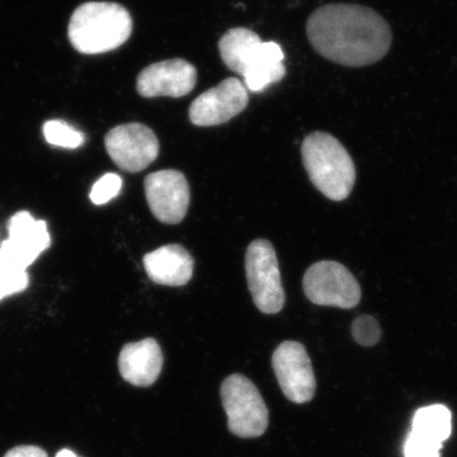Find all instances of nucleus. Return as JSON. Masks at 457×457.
<instances>
[{
	"instance_id": "nucleus-5",
	"label": "nucleus",
	"mask_w": 457,
	"mask_h": 457,
	"mask_svg": "<svg viewBox=\"0 0 457 457\" xmlns=\"http://www.w3.org/2000/svg\"><path fill=\"white\" fill-rule=\"evenodd\" d=\"M246 281L254 305L264 314H278L285 305L278 255L270 242L257 239L245 254Z\"/></svg>"
},
{
	"instance_id": "nucleus-4",
	"label": "nucleus",
	"mask_w": 457,
	"mask_h": 457,
	"mask_svg": "<svg viewBox=\"0 0 457 457\" xmlns=\"http://www.w3.org/2000/svg\"><path fill=\"white\" fill-rule=\"evenodd\" d=\"M221 400L233 435L254 438L267 431L269 411L257 386L245 376H228L222 383Z\"/></svg>"
},
{
	"instance_id": "nucleus-13",
	"label": "nucleus",
	"mask_w": 457,
	"mask_h": 457,
	"mask_svg": "<svg viewBox=\"0 0 457 457\" xmlns=\"http://www.w3.org/2000/svg\"><path fill=\"white\" fill-rule=\"evenodd\" d=\"M279 49L281 46L276 42H263L248 29H230L219 42L224 64L243 78Z\"/></svg>"
},
{
	"instance_id": "nucleus-17",
	"label": "nucleus",
	"mask_w": 457,
	"mask_h": 457,
	"mask_svg": "<svg viewBox=\"0 0 457 457\" xmlns=\"http://www.w3.org/2000/svg\"><path fill=\"white\" fill-rule=\"evenodd\" d=\"M44 137L50 145L64 147V149H78L86 140L83 132L62 120H51L45 123Z\"/></svg>"
},
{
	"instance_id": "nucleus-8",
	"label": "nucleus",
	"mask_w": 457,
	"mask_h": 457,
	"mask_svg": "<svg viewBox=\"0 0 457 457\" xmlns=\"http://www.w3.org/2000/svg\"><path fill=\"white\" fill-rule=\"evenodd\" d=\"M272 366L286 398L297 404L311 402L317 390V380L302 343H281L273 353Z\"/></svg>"
},
{
	"instance_id": "nucleus-21",
	"label": "nucleus",
	"mask_w": 457,
	"mask_h": 457,
	"mask_svg": "<svg viewBox=\"0 0 457 457\" xmlns=\"http://www.w3.org/2000/svg\"><path fill=\"white\" fill-rule=\"evenodd\" d=\"M442 445L409 433L404 444V457H440Z\"/></svg>"
},
{
	"instance_id": "nucleus-14",
	"label": "nucleus",
	"mask_w": 457,
	"mask_h": 457,
	"mask_svg": "<svg viewBox=\"0 0 457 457\" xmlns=\"http://www.w3.org/2000/svg\"><path fill=\"white\" fill-rule=\"evenodd\" d=\"M119 369L123 380L128 383L135 386H150L163 369L161 345L153 338L129 343L120 353Z\"/></svg>"
},
{
	"instance_id": "nucleus-7",
	"label": "nucleus",
	"mask_w": 457,
	"mask_h": 457,
	"mask_svg": "<svg viewBox=\"0 0 457 457\" xmlns=\"http://www.w3.org/2000/svg\"><path fill=\"white\" fill-rule=\"evenodd\" d=\"M104 146L117 167L129 173L146 170L158 158L159 140L143 123H126L107 132Z\"/></svg>"
},
{
	"instance_id": "nucleus-23",
	"label": "nucleus",
	"mask_w": 457,
	"mask_h": 457,
	"mask_svg": "<svg viewBox=\"0 0 457 457\" xmlns=\"http://www.w3.org/2000/svg\"><path fill=\"white\" fill-rule=\"evenodd\" d=\"M56 457H78L75 455L73 451L71 450H62L59 453H57Z\"/></svg>"
},
{
	"instance_id": "nucleus-18",
	"label": "nucleus",
	"mask_w": 457,
	"mask_h": 457,
	"mask_svg": "<svg viewBox=\"0 0 457 457\" xmlns=\"http://www.w3.org/2000/svg\"><path fill=\"white\" fill-rule=\"evenodd\" d=\"M29 284L27 270L14 266L0 253V302L12 295L23 293L29 287Z\"/></svg>"
},
{
	"instance_id": "nucleus-1",
	"label": "nucleus",
	"mask_w": 457,
	"mask_h": 457,
	"mask_svg": "<svg viewBox=\"0 0 457 457\" xmlns=\"http://www.w3.org/2000/svg\"><path fill=\"white\" fill-rule=\"evenodd\" d=\"M318 54L336 64L361 68L383 59L392 46V29L372 9L329 4L317 9L306 25Z\"/></svg>"
},
{
	"instance_id": "nucleus-16",
	"label": "nucleus",
	"mask_w": 457,
	"mask_h": 457,
	"mask_svg": "<svg viewBox=\"0 0 457 457\" xmlns=\"http://www.w3.org/2000/svg\"><path fill=\"white\" fill-rule=\"evenodd\" d=\"M453 417L450 409L442 404L418 409L411 422V433L426 440L442 445L449 440L453 431Z\"/></svg>"
},
{
	"instance_id": "nucleus-20",
	"label": "nucleus",
	"mask_w": 457,
	"mask_h": 457,
	"mask_svg": "<svg viewBox=\"0 0 457 457\" xmlns=\"http://www.w3.org/2000/svg\"><path fill=\"white\" fill-rule=\"evenodd\" d=\"M352 336L361 345L371 347L380 341L381 329L378 320L371 315H362L352 324Z\"/></svg>"
},
{
	"instance_id": "nucleus-11",
	"label": "nucleus",
	"mask_w": 457,
	"mask_h": 457,
	"mask_svg": "<svg viewBox=\"0 0 457 457\" xmlns=\"http://www.w3.org/2000/svg\"><path fill=\"white\" fill-rule=\"evenodd\" d=\"M51 245L46 222L36 220L31 213L20 212L8 224V239L0 245V253L20 269L26 270Z\"/></svg>"
},
{
	"instance_id": "nucleus-6",
	"label": "nucleus",
	"mask_w": 457,
	"mask_h": 457,
	"mask_svg": "<svg viewBox=\"0 0 457 457\" xmlns=\"http://www.w3.org/2000/svg\"><path fill=\"white\" fill-rule=\"evenodd\" d=\"M303 288L315 305L353 309L361 300L359 282L338 262L321 261L312 264L303 275Z\"/></svg>"
},
{
	"instance_id": "nucleus-10",
	"label": "nucleus",
	"mask_w": 457,
	"mask_h": 457,
	"mask_svg": "<svg viewBox=\"0 0 457 457\" xmlns=\"http://www.w3.org/2000/svg\"><path fill=\"white\" fill-rule=\"evenodd\" d=\"M248 102V90L245 84L237 78H228L192 102L189 120L201 128L222 125L243 112Z\"/></svg>"
},
{
	"instance_id": "nucleus-22",
	"label": "nucleus",
	"mask_w": 457,
	"mask_h": 457,
	"mask_svg": "<svg viewBox=\"0 0 457 457\" xmlns=\"http://www.w3.org/2000/svg\"><path fill=\"white\" fill-rule=\"evenodd\" d=\"M4 457H47V453L37 446H17L9 450Z\"/></svg>"
},
{
	"instance_id": "nucleus-2",
	"label": "nucleus",
	"mask_w": 457,
	"mask_h": 457,
	"mask_svg": "<svg viewBox=\"0 0 457 457\" xmlns=\"http://www.w3.org/2000/svg\"><path fill=\"white\" fill-rule=\"evenodd\" d=\"M132 32V18L116 3L90 2L75 9L69 23V40L75 50L97 55L119 49Z\"/></svg>"
},
{
	"instance_id": "nucleus-15",
	"label": "nucleus",
	"mask_w": 457,
	"mask_h": 457,
	"mask_svg": "<svg viewBox=\"0 0 457 457\" xmlns=\"http://www.w3.org/2000/svg\"><path fill=\"white\" fill-rule=\"evenodd\" d=\"M147 278L158 285L183 286L194 275V258L179 245L161 246L143 260Z\"/></svg>"
},
{
	"instance_id": "nucleus-3",
	"label": "nucleus",
	"mask_w": 457,
	"mask_h": 457,
	"mask_svg": "<svg viewBox=\"0 0 457 457\" xmlns=\"http://www.w3.org/2000/svg\"><path fill=\"white\" fill-rule=\"evenodd\" d=\"M303 163L318 191L332 201L350 196L356 168L345 146L327 132H312L302 146Z\"/></svg>"
},
{
	"instance_id": "nucleus-19",
	"label": "nucleus",
	"mask_w": 457,
	"mask_h": 457,
	"mask_svg": "<svg viewBox=\"0 0 457 457\" xmlns=\"http://www.w3.org/2000/svg\"><path fill=\"white\" fill-rule=\"evenodd\" d=\"M122 179L119 174L107 173L97 182L90 191V200L95 204H106L113 200L114 197L119 196L120 191L122 188Z\"/></svg>"
},
{
	"instance_id": "nucleus-12",
	"label": "nucleus",
	"mask_w": 457,
	"mask_h": 457,
	"mask_svg": "<svg viewBox=\"0 0 457 457\" xmlns=\"http://www.w3.org/2000/svg\"><path fill=\"white\" fill-rule=\"evenodd\" d=\"M197 71L182 59L165 60L147 66L139 74L137 89L141 97L180 98L196 87Z\"/></svg>"
},
{
	"instance_id": "nucleus-9",
	"label": "nucleus",
	"mask_w": 457,
	"mask_h": 457,
	"mask_svg": "<svg viewBox=\"0 0 457 457\" xmlns=\"http://www.w3.org/2000/svg\"><path fill=\"white\" fill-rule=\"evenodd\" d=\"M150 212L165 224H179L187 215L191 192L187 179L179 170H159L144 180Z\"/></svg>"
}]
</instances>
